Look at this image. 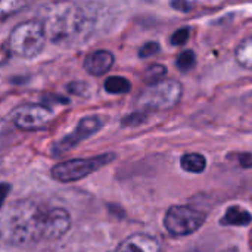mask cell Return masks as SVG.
<instances>
[{
    "label": "cell",
    "mask_w": 252,
    "mask_h": 252,
    "mask_svg": "<svg viewBox=\"0 0 252 252\" xmlns=\"http://www.w3.org/2000/svg\"><path fill=\"white\" fill-rule=\"evenodd\" d=\"M49 210L32 201L13 202L0 216V238L19 247L47 242Z\"/></svg>",
    "instance_id": "6da1fadb"
},
{
    "label": "cell",
    "mask_w": 252,
    "mask_h": 252,
    "mask_svg": "<svg viewBox=\"0 0 252 252\" xmlns=\"http://www.w3.org/2000/svg\"><path fill=\"white\" fill-rule=\"evenodd\" d=\"M43 30L46 38L59 43L72 40L77 35L86 32L87 19L83 12L71 3H59L50 6L44 13Z\"/></svg>",
    "instance_id": "7a4b0ae2"
},
{
    "label": "cell",
    "mask_w": 252,
    "mask_h": 252,
    "mask_svg": "<svg viewBox=\"0 0 252 252\" xmlns=\"http://www.w3.org/2000/svg\"><path fill=\"white\" fill-rule=\"evenodd\" d=\"M46 44V34L43 25L37 21H27L13 28L9 46L13 53L22 58L37 56Z\"/></svg>",
    "instance_id": "3957f363"
},
{
    "label": "cell",
    "mask_w": 252,
    "mask_h": 252,
    "mask_svg": "<svg viewBox=\"0 0 252 252\" xmlns=\"http://www.w3.org/2000/svg\"><path fill=\"white\" fill-rule=\"evenodd\" d=\"M115 159V154H103L94 158H77L65 162H59L52 168V177L61 183H69L77 182L89 174L97 171L103 165L112 162Z\"/></svg>",
    "instance_id": "277c9868"
},
{
    "label": "cell",
    "mask_w": 252,
    "mask_h": 252,
    "mask_svg": "<svg viewBox=\"0 0 252 252\" xmlns=\"http://www.w3.org/2000/svg\"><path fill=\"white\" fill-rule=\"evenodd\" d=\"M205 219L207 216L199 210L188 205H173L164 217V226L171 236L182 238L198 232L204 226Z\"/></svg>",
    "instance_id": "5b68a950"
},
{
    "label": "cell",
    "mask_w": 252,
    "mask_h": 252,
    "mask_svg": "<svg viewBox=\"0 0 252 252\" xmlns=\"http://www.w3.org/2000/svg\"><path fill=\"white\" fill-rule=\"evenodd\" d=\"M182 97V86L179 81H159L151 84L139 97V105L148 109L174 108Z\"/></svg>",
    "instance_id": "8992f818"
},
{
    "label": "cell",
    "mask_w": 252,
    "mask_h": 252,
    "mask_svg": "<svg viewBox=\"0 0 252 252\" xmlns=\"http://www.w3.org/2000/svg\"><path fill=\"white\" fill-rule=\"evenodd\" d=\"M53 114L52 111L44 105H27L19 106L12 112V121L13 124L21 130H40L46 127Z\"/></svg>",
    "instance_id": "52a82bcc"
},
{
    "label": "cell",
    "mask_w": 252,
    "mask_h": 252,
    "mask_svg": "<svg viewBox=\"0 0 252 252\" xmlns=\"http://www.w3.org/2000/svg\"><path fill=\"white\" fill-rule=\"evenodd\" d=\"M100 127H102V120L99 117H87V118L81 120L71 134H68L66 137H63L61 142L56 143L55 152L63 154V152L69 151L71 148H74L75 145H78L84 139L94 134Z\"/></svg>",
    "instance_id": "ba28073f"
},
{
    "label": "cell",
    "mask_w": 252,
    "mask_h": 252,
    "mask_svg": "<svg viewBox=\"0 0 252 252\" xmlns=\"http://www.w3.org/2000/svg\"><path fill=\"white\" fill-rule=\"evenodd\" d=\"M117 252H161V247L154 236L136 233L124 239Z\"/></svg>",
    "instance_id": "9c48e42d"
},
{
    "label": "cell",
    "mask_w": 252,
    "mask_h": 252,
    "mask_svg": "<svg viewBox=\"0 0 252 252\" xmlns=\"http://www.w3.org/2000/svg\"><path fill=\"white\" fill-rule=\"evenodd\" d=\"M114 65V56L108 50H96L84 61V68L92 75H102Z\"/></svg>",
    "instance_id": "30bf717a"
},
{
    "label": "cell",
    "mask_w": 252,
    "mask_h": 252,
    "mask_svg": "<svg viewBox=\"0 0 252 252\" xmlns=\"http://www.w3.org/2000/svg\"><path fill=\"white\" fill-rule=\"evenodd\" d=\"M220 223L223 226H248L252 223V214L242 207L233 205L227 208Z\"/></svg>",
    "instance_id": "8fae6325"
},
{
    "label": "cell",
    "mask_w": 252,
    "mask_h": 252,
    "mask_svg": "<svg viewBox=\"0 0 252 252\" xmlns=\"http://www.w3.org/2000/svg\"><path fill=\"white\" fill-rule=\"evenodd\" d=\"M180 165L188 173L199 174L207 168V159L201 154H186L180 159Z\"/></svg>",
    "instance_id": "7c38bea8"
},
{
    "label": "cell",
    "mask_w": 252,
    "mask_h": 252,
    "mask_svg": "<svg viewBox=\"0 0 252 252\" xmlns=\"http://www.w3.org/2000/svg\"><path fill=\"white\" fill-rule=\"evenodd\" d=\"M236 61L244 66L252 69V35L245 38L236 49Z\"/></svg>",
    "instance_id": "4fadbf2b"
},
{
    "label": "cell",
    "mask_w": 252,
    "mask_h": 252,
    "mask_svg": "<svg viewBox=\"0 0 252 252\" xmlns=\"http://www.w3.org/2000/svg\"><path fill=\"white\" fill-rule=\"evenodd\" d=\"M130 89H131V84L124 77H109L105 81V90L108 93H114V94L128 93Z\"/></svg>",
    "instance_id": "5bb4252c"
},
{
    "label": "cell",
    "mask_w": 252,
    "mask_h": 252,
    "mask_svg": "<svg viewBox=\"0 0 252 252\" xmlns=\"http://www.w3.org/2000/svg\"><path fill=\"white\" fill-rule=\"evenodd\" d=\"M30 0H0V19L15 13L21 7L27 6Z\"/></svg>",
    "instance_id": "9a60e30c"
},
{
    "label": "cell",
    "mask_w": 252,
    "mask_h": 252,
    "mask_svg": "<svg viewBox=\"0 0 252 252\" xmlns=\"http://www.w3.org/2000/svg\"><path fill=\"white\" fill-rule=\"evenodd\" d=\"M165 74H167V68H165L164 65L155 63V65H151V66L145 71L143 78H145V81L151 86V84L159 83V81L165 77Z\"/></svg>",
    "instance_id": "2e32d148"
},
{
    "label": "cell",
    "mask_w": 252,
    "mask_h": 252,
    "mask_svg": "<svg viewBox=\"0 0 252 252\" xmlns=\"http://www.w3.org/2000/svg\"><path fill=\"white\" fill-rule=\"evenodd\" d=\"M193 65H195V55L190 50L183 52L177 59V66L182 71H189L190 68H193Z\"/></svg>",
    "instance_id": "e0dca14e"
},
{
    "label": "cell",
    "mask_w": 252,
    "mask_h": 252,
    "mask_svg": "<svg viewBox=\"0 0 252 252\" xmlns=\"http://www.w3.org/2000/svg\"><path fill=\"white\" fill-rule=\"evenodd\" d=\"M189 38V30L188 28H180L171 35V44L174 46H182L188 41Z\"/></svg>",
    "instance_id": "ac0fdd59"
},
{
    "label": "cell",
    "mask_w": 252,
    "mask_h": 252,
    "mask_svg": "<svg viewBox=\"0 0 252 252\" xmlns=\"http://www.w3.org/2000/svg\"><path fill=\"white\" fill-rule=\"evenodd\" d=\"M158 52H159V44L151 41V43H146V44L142 46V49L139 50V56L140 58H149V56H152V55H155Z\"/></svg>",
    "instance_id": "d6986e66"
},
{
    "label": "cell",
    "mask_w": 252,
    "mask_h": 252,
    "mask_svg": "<svg viewBox=\"0 0 252 252\" xmlns=\"http://www.w3.org/2000/svg\"><path fill=\"white\" fill-rule=\"evenodd\" d=\"M143 120H145V115H143V114H133V115L124 118L123 124H124V126H136V124L142 123Z\"/></svg>",
    "instance_id": "ffe728a7"
},
{
    "label": "cell",
    "mask_w": 252,
    "mask_h": 252,
    "mask_svg": "<svg viewBox=\"0 0 252 252\" xmlns=\"http://www.w3.org/2000/svg\"><path fill=\"white\" fill-rule=\"evenodd\" d=\"M171 6L180 12H189L190 10V4L188 3V0H173Z\"/></svg>",
    "instance_id": "44dd1931"
},
{
    "label": "cell",
    "mask_w": 252,
    "mask_h": 252,
    "mask_svg": "<svg viewBox=\"0 0 252 252\" xmlns=\"http://www.w3.org/2000/svg\"><path fill=\"white\" fill-rule=\"evenodd\" d=\"M9 192H10V185H7V183H0V208L3 207V204H4V201H6Z\"/></svg>",
    "instance_id": "7402d4cb"
},
{
    "label": "cell",
    "mask_w": 252,
    "mask_h": 252,
    "mask_svg": "<svg viewBox=\"0 0 252 252\" xmlns=\"http://www.w3.org/2000/svg\"><path fill=\"white\" fill-rule=\"evenodd\" d=\"M241 164H242L244 167H251V165H252V157H251V155H248V154L242 155V157H241Z\"/></svg>",
    "instance_id": "603a6c76"
}]
</instances>
